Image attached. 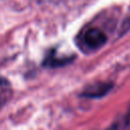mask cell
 <instances>
[{"mask_svg":"<svg viewBox=\"0 0 130 130\" xmlns=\"http://www.w3.org/2000/svg\"><path fill=\"white\" fill-rule=\"evenodd\" d=\"M70 62V59L68 58H63V59H58L56 58V56L54 55V53L52 52L51 55L47 56L46 61L44 62V64L46 66H51V67H57V66H63L64 64Z\"/></svg>","mask_w":130,"mask_h":130,"instance_id":"4","label":"cell"},{"mask_svg":"<svg viewBox=\"0 0 130 130\" xmlns=\"http://www.w3.org/2000/svg\"><path fill=\"white\" fill-rule=\"evenodd\" d=\"M129 28H130V18H129L128 20H126V21L123 23V25H122V32L127 31Z\"/></svg>","mask_w":130,"mask_h":130,"instance_id":"5","label":"cell"},{"mask_svg":"<svg viewBox=\"0 0 130 130\" xmlns=\"http://www.w3.org/2000/svg\"><path fill=\"white\" fill-rule=\"evenodd\" d=\"M126 120H127V123L130 122V108L128 110V113H127V116H126Z\"/></svg>","mask_w":130,"mask_h":130,"instance_id":"6","label":"cell"},{"mask_svg":"<svg viewBox=\"0 0 130 130\" xmlns=\"http://www.w3.org/2000/svg\"><path fill=\"white\" fill-rule=\"evenodd\" d=\"M112 87L113 83L111 82H95L86 86L80 95L88 99H99L106 95Z\"/></svg>","mask_w":130,"mask_h":130,"instance_id":"2","label":"cell"},{"mask_svg":"<svg viewBox=\"0 0 130 130\" xmlns=\"http://www.w3.org/2000/svg\"><path fill=\"white\" fill-rule=\"evenodd\" d=\"M12 96V88L9 81L0 77V109L10 100Z\"/></svg>","mask_w":130,"mask_h":130,"instance_id":"3","label":"cell"},{"mask_svg":"<svg viewBox=\"0 0 130 130\" xmlns=\"http://www.w3.org/2000/svg\"><path fill=\"white\" fill-rule=\"evenodd\" d=\"M107 42V36L103 30L96 27H90L85 30L83 36L84 45L92 50H96L104 46Z\"/></svg>","mask_w":130,"mask_h":130,"instance_id":"1","label":"cell"}]
</instances>
